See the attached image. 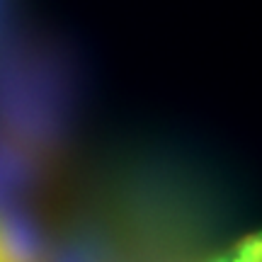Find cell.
<instances>
[{
  "label": "cell",
  "instance_id": "cell-2",
  "mask_svg": "<svg viewBox=\"0 0 262 262\" xmlns=\"http://www.w3.org/2000/svg\"><path fill=\"white\" fill-rule=\"evenodd\" d=\"M199 262H238L231 255V250L228 253H224V255H211V257H204V260H199Z\"/></svg>",
  "mask_w": 262,
  "mask_h": 262
},
{
  "label": "cell",
  "instance_id": "cell-1",
  "mask_svg": "<svg viewBox=\"0 0 262 262\" xmlns=\"http://www.w3.org/2000/svg\"><path fill=\"white\" fill-rule=\"evenodd\" d=\"M51 262H112L100 241L90 235H73L58 248Z\"/></svg>",
  "mask_w": 262,
  "mask_h": 262
}]
</instances>
